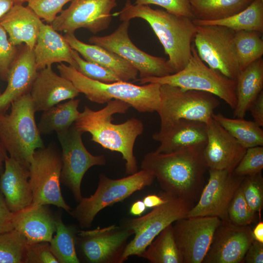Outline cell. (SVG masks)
<instances>
[{
  "instance_id": "obj_20",
  "label": "cell",
  "mask_w": 263,
  "mask_h": 263,
  "mask_svg": "<svg viewBox=\"0 0 263 263\" xmlns=\"http://www.w3.org/2000/svg\"><path fill=\"white\" fill-rule=\"evenodd\" d=\"M38 71L33 49L24 44L9 67L7 86L0 95V112H6L14 101L30 92Z\"/></svg>"
},
{
  "instance_id": "obj_54",
  "label": "cell",
  "mask_w": 263,
  "mask_h": 263,
  "mask_svg": "<svg viewBox=\"0 0 263 263\" xmlns=\"http://www.w3.org/2000/svg\"><path fill=\"white\" fill-rule=\"evenodd\" d=\"M1 94V92H0V95Z\"/></svg>"
},
{
  "instance_id": "obj_38",
  "label": "cell",
  "mask_w": 263,
  "mask_h": 263,
  "mask_svg": "<svg viewBox=\"0 0 263 263\" xmlns=\"http://www.w3.org/2000/svg\"><path fill=\"white\" fill-rule=\"evenodd\" d=\"M241 186L244 197L249 207L261 218L263 208V178L262 172L244 177Z\"/></svg>"
},
{
  "instance_id": "obj_48",
  "label": "cell",
  "mask_w": 263,
  "mask_h": 263,
  "mask_svg": "<svg viewBox=\"0 0 263 263\" xmlns=\"http://www.w3.org/2000/svg\"><path fill=\"white\" fill-rule=\"evenodd\" d=\"M147 208H154L163 204L166 201V196L163 191L159 195L149 194L143 199Z\"/></svg>"
},
{
  "instance_id": "obj_28",
  "label": "cell",
  "mask_w": 263,
  "mask_h": 263,
  "mask_svg": "<svg viewBox=\"0 0 263 263\" xmlns=\"http://www.w3.org/2000/svg\"><path fill=\"white\" fill-rule=\"evenodd\" d=\"M236 81L237 104L235 118H244L263 89V60L260 58L240 71Z\"/></svg>"
},
{
  "instance_id": "obj_43",
  "label": "cell",
  "mask_w": 263,
  "mask_h": 263,
  "mask_svg": "<svg viewBox=\"0 0 263 263\" xmlns=\"http://www.w3.org/2000/svg\"><path fill=\"white\" fill-rule=\"evenodd\" d=\"M58 263L52 253L49 242L28 244L24 263Z\"/></svg>"
},
{
  "instance_id": "obj_27",
  "label": "cell",
  "mask_w": 263,
  "mask_h": 263,
  "mask_svg": "<svg viewBox=\"0 0 263 263\" xmlns=\"http://www.w3.org/2000/svg\"><path fill=\"white\" fill-rule=\"evenodd\" d=\"M72 49L64 37L51 25L43 23L33 49L38 70L52 66L54 63L62 62L76 69Z\"/></svg>"
},
{
  "instance_id": "obj_51",
  "label": "cell",
  "mask_w": 263,
  "mask_h": 263,
  "mask_svg": "<svg viewBox=\"0 0 263 263\" xmlns=\"http://www.w3.org/2000/svg\"><path fill=\"white\" fill-rule=\"evenodd\" d=\"M12 0H0V19L14 5Z\"/></svg>"
},
{
  "instance_id": "obj_12",
  "label": "cell",
  "mask_w": 263,
  "mask_h": 263,
  "mask_svg": "<svg viewBox=\"0 0 263 263\" xmlns=\"http://www.w3.org/2000/svg\"><path fill=\"white\" fill-rule=\"evenodd\" d=\"M56 133L62 148L60 182L70 189L78 203L82 198L81 184L85 173L94 166L105 165L106 160L103 155H94L88 151L82 140L83 133L74 123Z\"/></svg>"
},
{
  "instance_id": "obj_37",
  "label": "cell",
  "mask_w": 263,
  "mask_h": 263,
  "mask_svg": "<svg viewBox=\"0 0 263 263\" xmlns=\"http://www.w3.org/2000/svg\"><path fill=\"white\" fill-rule=\"evenodd\" d=\"M256 214L248 205L241 184L228 207V220L236 225H249L253 222Z\"/></svg>"
},
{
  "instance_id": "obj_16",
  "label": "cell",
  "mask_w": 263,
  "mask_h": 263,
  "mask_svg": "<svg viewBox=\"0 0 263 263\" xmlns=\"http://www.w3.org/2000/svg\"><path fill=\"white\" fill-rule=\"evenodd\" d=\"M221 222L215 216L185 217L172 225L174 239L183 263H201Z\"/></svg>"
},
{
  "instance_id": "obj_46",
  "label": "cell",
  "mask_w": 263,
  "mask_h": 263,
  "mask_svg": "<svg viewBox=\"0 0 263 263\" xmlns=\"http://www.w3.org/2000/svg\"><path fill=\"white\" fill-rule=\"evenodd\" d=\"M244 262L246 263H263V243L253 240L246 252Z\"/></svg>"
},
{
  "instance_id": "obj_7",
  "label": "cell",
  "mask_w": 263,
  "mask_h": 263,
  "mask_svg": "<svg viewBox=\"0 0 263 263\" xmlns=\"http://www.w3.org/2000/svg\"><path fill=\"white\" fill-rule=\"evenodd\" d=\"M150 171L142 169L118 179L99 176L98 186L89 197L82 198L76 207L70 211L82 228L91 227L98 213L107 207L122 202L134 192L150 186L154 179Z\"/></svg>"
},
{
  "instance_id": "obj_14",
  "label": "cell",
  "mask_w": 263,
  "mask_h": 263,
  "mask_svg": "<svg viewBox=\"0 0 263 263\" xmlns=\"http://www.w3.org/2000/svg\"><path fill=\"white\" fill-rule=\"evenodd\" d=\"M116 0H72L68 8L62 10L51 23L57 31L73 33L81 28L93 34L107 29L111 23L112 10Z\"/></svg>"
},
{
  "instance_id": "obj_36",
  "label": "cell",
  "mask_w": 263,
  "mask_h": 263,
  "mask_svg": "<svg viewBox=\"0 0 263 263\" xmlns=\"http://www.w3.org/2000/svg\"><path fill=\"white\" fill-rule=\"evenodd\" d=\"M27 244L15 229L0 233V263H24Z\"/></svg>"
},
{
  "instance_id": "obj_8",
  "label": "cell",
  "mask_w": 263,
  "mask_h": 263,
  "mask_svg": "<svg viewBox=\"0 0 263 263\" xmlns=\"http://www.w3.org/2000/svg\"><path fill=\"white\" fill-rule=\"evenodd\" d=\"M164 193L166 201L163 204L153 208L147 214L128 219L123 223V225L131 230L135 236L127 245L122 256V263L131 256L140 257L164 229L177 220L187 217L194 206L186 200Z\"/></svg>"
},
{
  "instance_id": "obj_4",
  "label": "cell",
  "mask_w": 263,
  "mask_h": 263,
  "mask_svg": "<svg viewBox=\"0 0 263 263\" xmlns=\"http://www.w3.org/2000/svg\"><path fill=\"white\" fill-rule=\"evenodd\" d=\"M57 68L60 75L70 80L79 93L93 102L104 104L113 99L120 100L140 113L157 112L159 109V84L137 85L124 81L105 83L90 79L63 63L57 65Z\"/></svg>"
},
{
  "instance_id": "obj_44",
  "label": "cell",
  "mask_w": 263,
  "mask_h": 263,
  "mask_svg": "<svg viewBox=\"0 0 263 263\" xmlns=\"http://www.w3.org/2000/svg\"><path fill=\"white\" fill-rule=\"evenodd\" d=\"M134 4L158 5L172 14L185 16L194 19L188 0H135Z\"/></svg>"
},
{
  "instance_id": "obj_26",
  "label": "cell",
  "mask_w": 263,
  "mask_h": 263,
  "mask_svg": "<svg viewBox=\"0 0 263 263\" xmlns=\"http://www.w3.org/2000/svg\"><path fill=\"white\" fill-rule=\"evenodd\" d=\"M64 37L71 48L77 52L85 60L110 70L121 81H137V69L116 54L98 45L84 43L77 39L75 34H65Z\"/></svg>"
},
{
  "instance_id": "obj_30",
  "label": "cell",
  "mask_w": 263,
  "mask_h": 263,
  "mask_svg": "<svg viewBox=\"0 0 263 263\" xmlns=\"http://www.w3.org/2000/svg\"><path fill=\"white\" fill-rule=\"evenodd\" d=\"M196 25H218L237 32L254 31L263 32V0H254L241 12L222 19L202 21L193 19Z\"/></svg>"
},
{
  "instance_id": "obj_2",
  "label": "cell",
  "mask_w": 263,
  "mask_h": 263,
  "mask_svg": "<svg viewBox=\"0 0 263 263\" xmlns=\"http://www.w3.org/2000/svg\"><path fill=\"white\" fill-rule=\"evenodd\" d=\"M103 109L94 111L85 106L74 123L83 133L91 135V140L103 148L121 153L125 160L126 172L131 175L138 171L136 159L133 154L135 140L144 131L141 120L131 118L124 123H113V115L125 113L131 107L127 103L117 99L108 102Z\"/></svg>"
},
{
  "instance_id": "obj_31",
  "label": "cell",
  "mask_w": 263,
  "mask_h": 263,
  "mask_svg": "<svg viewBox=\"0 0 263 263\" xmlns=\"http://www.w3.org/2000/svg\"><path fill=\"white\" fill-rule=\"evenodd\" d=\"M194 19L214 21L227 18L246 8L254 0H188Z\"/></svg>"
},
{
  "instance_id": "obj_23",
  "label": "cell",
  "mask_w": 263,
  "mask_h": 263,
  "mask_svg": "<svg viewBox=\"0 0 263 263\" xmlns=\"http://www.w3.org/2000/svg\"><path fill=\"white\" fill-rule=\"evenodd\" d=\"M29 178V169L7 155L4 170L0 176V191L13 212L26 207L33 202Z\"/></svg>"
},
{
  "instance_id": "obj_11",
  "label": "cell",
  "mask_w": 263,
  "mask_h": 263,
  "mask_svg": "<svg viewBox=\"0 0 263 263\" xmlns=\"http://www.w3.org/2000/svg\"><path fill=\"white\" fill-rule=\"evenodd\" d=\"M235 31L218 25H196L194 46L200 58L210 68L236 80L240 69L235 55Z\"/></svg>"
},
{
  "instance_id": "obj_50",
  "label": "cell",
  "mask_w": 263,
  "mask_h": 263,
  "mask_svg": "<svg viewBox=\"0 0 263 263\" xmlns=\"http://www.w3.org/2000/svg\"><path fill=\"white\" fill-rule=\"evenodd\" d=\"M254 240L263 243V222L260 221L252 229Z\"/></svg>"
},
{
  "instance_id": "obj_53",
  "label": "cell",
  "mask_w": 263,
  "mask_h": 263,
  "mask_svg": "<svg viewBox=\"0 0 263 263\" xmlns=\"http://www.w3.org/2000/svg\"><path fill=\"white\" fill-rule=\"evenodd\" d=\"M14 4H22L25 2H27L28 0H12Z\"/></svg>"
},
{
  "instance_id": "obj_21",
  "label": "cell",
  "mask_w": 263,
  "mask_h": 263,
  "mask_svg": "<svg viewBox=\"0 0 263 263\" xmlns=\"http://www.w3.org/2000/svg\"><path fill=\"white\" fill-rule=\"evenodd\" d=\"M29 93L36 112L45 111L63 101L74 99L79 94L74 84L56 74L52 66L38 71Z\"/></svg>"
},
{
  "instance_id": "obj_1",
  "label": "cell",
  "mask_w": 263,
  "mask_h": 263,
  "mask_svg": "<svg viewBox=\"0 0 263 263\" xmlns=\"http://www.w3.org/2000/svg\"><path fill=\"white\" fill-rule=\"evenodd\" d=\"M204 147H191L166 153L150 151L143 157L141 168L154 175L163 192L194 204L205 186L208 170Z\"/></svg>"
},
{
  "instance_id": "obj_29",
  "label": "cell",
  "mask_w": 263,
  "mask_h": 263,
  "mask_svg": "<svg viewBox=\"0 0 263 263\" xmlns=\"http://www.w3.org/2000/svg\"><path fill=\"white\" fill-rule=\"evenodd\" d=\"M80 101L78 99H69L43 111L37 125L40 134L57 133L69 128L79 116Z\"/></svg>"
},
{
  "instance_id": "obj_22",
  "label": "cell",
  "mask_w": 263,
  "mask_h": 263,
  "mask_svg": "<svg viewBox=\"0 0 263 263\" xmlns=\"http://www.w3.org/2000/svg\"><path fill=\"white\" fill-rule=\"evenodd\" d=\"M160 145L155 151L170 153L194 146L205 147L207 142L206 123L190 120L179 119L160 127L152 135Z\"/></svg>"
},
{
  "instance_id": "obj_35",
  "label": "cell",
  "mask_w": 263,
  "mask_h": 263,
  "mask_svg": "<svg viewBox=\"0 0 263 263\" xmlns=\"http://www.w3.org/2000/svg\"><path fill=\"white\" fill-rule=\"evenodd\" d=\"M56 235L50 242V250L60 263H79L75 246L74 229L65 225L61 217L56 218Z\"/></svg>"
},
{
  "instance_id": "obj_34",
  "label": "cell",
  "mask_w": 263,
  "mask_h": 263,
  "mask_svg": "<svg viewBox=\"0 0 263 263\" xmlns=\"http://www.w3.org/2000/svg\"><path fill=\"white\" fill-rule=\"evenodd\" d=\"M262 34L254 31L235 32L233 43L240 71L262 58L263 55Z\"/></svg>"
},
{
  "instance_id": "obj_3",
  "label": "cell",
  "mask_w": 263,
  "mask_h": 263,
  "mask_svg": "<svg viewBox=\"0 0 263 263\" xmlns=\"http://www.w3.org/2000/svg\"><path fill=\"white\" fill-rule=\"evenodd\" d=\"M115 15L122 21L140 18L149 24L169 56L167 63L172 74L187 65L192 55V42L196 32L193 19L166 10L154 9L148 5L132 4L130 0H127Z\"/></svg>"
},
{
  "instance_id": "obj_18",
  "label": "cell",
  "mask_w": 263,
  "mask_h": 263,
  "mask_svg": "<svg viewBox=\"0 0 263 263\" xmlns=\"http://www.w3.org/2000/svg\"><path fill=\"white\" fill-rule=\"evenodd\" d=\"M254 240L249 225L223 221L216 229L203 263H241Z\"/></svg>"
},
{
  "instance_id": "obj_24",
  "label": "cell",
  "mask_w": 263,
  "mask_h": 263,
  "mask_svg": "<svg viewBox=\"0 0 263 263\" xmlns=\"http://www.w3.org/2000/svg\"><path fill=\"white\" fill-rule=\"evenodd\" d=\"M45 206L32 203L13 212L14 229L23 235L28 244L50 243L53 238L56 232V218Z\"/></svg>"
},
{
  "instance_id": "obj_41",
  "label": "cell",
  "mask_w": 263,
  "mask_h": 263,
  "mask_svg": "<svg viewBox=\"0 0 263 263\" xmlns=\"http://www.w3.org/2000/svg\"><path fill=\"white\" fill-rule=\"evenodd\" d=\"M72 0H28V7L40 19L51 23L62 11L64 5Z\"/></svg>"
},
{
  "instance_id": "obj_13",
  "label": "cell",
  "mask_w": 263,
  "mask_h": 263,
  "mask_svg": "<svg viewBox=\"0 0 263 263\" xmlns=\"http://www.w3.org/2000/svg\"><path fill=\"white\" fill-rule=\"evenodd\" d=\"M130 21H124L111 34L92 36L90 44L100 46L123 58L138 72L140 78L162 77L172 74L167 60L149 55L137 47L132 41L128 31Z\"/></svg>"
},
{
  "instance_id": "obj_45",
  "label": "cell",
  "mask_w": 263,
  "mask_h": 263,
  "mask_svg": "<svg viewBox=\"0 0 263 263\" xmlns=\"http://www.w3.org/2000/svg\"><path fill=\"white\" fill-rule=\"evenodd\" d=\"M13 212L9 209L3 194L0 191V233L14 229Z\"/></svg>"
},
{
  "instance_id": "obj_32",
  "label": "cell",
  "mask_w": 263,
  "mask_h": 263,
  "mask_svg": "<svg viewBox=\"0 0 263 263\" xmlns=\"http://www.w3.org/2000/svg\"><path fill=\"white\" fill-rule=\"evenodd\" d=\"M212 117L244 148L263 146L262 127L254 121L228 118L221 113H214Z\"/></svg>"
},
{
  "instance_id": "obj_6",
  "label": "cell",
  "mask_w": 263,
  "mask_h": 263,
  "mask_svg": "<svg viewBox=\"0 0 263 263\" xmlns=\"http://www.w3.org/2000/svg\"><path fill=\"white\" fill-rule=\"evenodd\" d=\"M192 55L185 67L177 73L162 77L140 78V84L156 83L184 90L204 91L218 97L233 110L237 104L236 81L207 66L200 58L193 44Z\"/></svg>"
},
{
  "instance_id": "obj_10",
  "label": "cell",
  "mask_w": 263,
  "mask_h": 263,
  "mask_svg": "<svg viewBox=\"0 0 263 263\" xmlns=\"http://www.w3.org/2000/svg\"><path fill=\"white\" fill-rule=\"evenodd\" d=\"M61 153L53 145L37 150L29 168V182L36 205H53L71 210L60 189Z\"/></svg>"
},
{
  "instance_id": "obj_47",
  "label": "cell",
  "mask_w": 263,
  "mask_h": 263,
  "mask_svg": "<svg viewBox=\"0 0 263 263\" xmlns=\"http://www.w3.org/2000/svg\"><path fill=\"white\" fill-rule=\"evenodd\" d=\"M250 111L254 121L263 127V91H262L250 105Z\"/></svg>"
},
{
  "instance_id": "obj_52",
  "label": "cell",
  "mask_w": 263,
  "mask_h": 263,
  "mask_svg": "<svg viewBox=\"0 0 263 263\" xmlns=\"http://www.w3.org/2000/svg\"><path fill=\"white\" fill-rule=\"evenodd\" d=\"M7 155V150L0 141V176L4 170L3 165Z\"/></svg>"
},
{
  "instance_id": "obj_39",
  "label": "cell",
  "mask_w": 263,
  "mask_h": 263,
  "mask_svg": "<svg viewBox=\"0 0 263 263\" xmlns=\"http://www.w3.org/2000/svg\"><path fill=\"white\" fill-rule=\"evenodd\" d=\"M72 54L77 64L76 69L83 75L90 79L105 83L121 81L110 70L98 64L83 59L78 53L73 49Z\"/></svg>"
},
{
  "instance_id": "obj_9",
  "label": "cell",
  "mask_w": 263,
  "mask_h": 263,
  "mask_svg": "<svg viewBox=\"0 0 263 263\" xmlns=\"http://www.w3.org/2000/svg\"><path fill=\"white\" fill-rule=\"evenodd\" d=\"M219 104L216 96L211 93L161 85L160 105L157 112L160 127L182 119L207 123Z\"/></svg>"
},
{
  "instance_id": "obj_5",
  "label": "cell",
  "mask_w": 263,
  "mask_h": 263,
  "mask_svg": "<svg viewBox=\"0 0 263 263\" xmlns=\"http://www.w3.org/2000/svg\"><path fill=\"white\" fill-rule=\"evenodd\" d=\"M10 107L9 113L0 112V141L10 157L29 169L35 151L44 147L30 93Z\"/></svg>"
},
{
  "instance_id": "obj_42",
  "label": "cell",
  "mask_w": 263,
  "mask_h": 263,
  "mask_svg": "<svg viewBox=\"0 0 263 263\" xmlns=\"http://www.w3.org/2000/svg\"><path fill=\"white\" fill-rule=\"evenodd\" d=\"M19 48L12 45L8 35L0 24V78L7 81L9 67L15 58Z\"/></svg>"
},
{
  "instance_id": "obj_49",
  "label": "cell",
  "mask_w": 263,
  "mask_h": 263,
  "mask_svg": "<svg viewBox=\"0 0 263 263\" xmlns=\"http://www.w3.org/2000/svg\"><path fill=\"white\" fill-rule=\"evenodd\" d=\"M147 208L143 200H137L132 205L130 213L133 216H141Z\"/></svg>"
},
{
  "instance_id": "obj_33",
  "label": "cell",
  "mask_w": 263,
  "mask_h": 263,
  "mask_svg": "<svg viewBox=\"0 0 263 263\" xmlns=\"http://www.w3.org/2000/svg\"><path fill=\"white\" fill-rule=\"evenodd\" d=\"M172 224L153 240L140 257L151 263H183L182 256L174 239Z\"/></svg>"
},
{
  "instance_id": "obj_15",
  "label": "cell",
  "mask_w": 263,
  "mask_h": 263,
  "mask_svg": "<svg viewBox=\"0 0 263 263\" xmlns=\"http://www.w3.org/2000/svg\"><path fill=\"white\" fill-rule=\"evenodd\" d=\"M209 178L199 198L187 217L215 216L228 220L231 201L244 177L233 172L208 169Z\"/></svg>"
},
{
  "instance_id": "obj_40",
  "label": "cell",
  "mask_w": 263,
  "mask_h": 263,
  "mask_svg": "<svg viewBox=\"0 0 263 263\" xmlns=\"http://www.w3.org/2000/svg\"><path fill=\"white\" fill-rule=\"evenodd\" d=\"M263 169V147L256 146L246 149L233 172L242 177L262 172Z\"/></svg>"
},
{
  "instance_id": "obj_25",
  "label": "cell",
  "mask_w": 263,
  "mask_h": 263,
  "mask_svg": "<svg viewBox=\"0 0 263 263\" xmlns=\"http://www.w3.org/2000/svg\"><path fill=\"white\" fill-rule=\"evenodd\" d=\"M43 23L32 9L22 4H14L0 19V24L12 45L24 44L31 49L34 48Z\"/></svg>"
},
{
  "instance_id": "obj_19",
  "label": "cell",
  "mask_w": 263,
  "mask_h": 263,
  "mask_svg": "<svg viewBox=\"0 0 263 263\" xmlns=\"http://www.w3.org/2000/svg\"><path fill=\"white\" fill-rule=\"evenodd\" d=\"M207 142L203 157L208 169L233 172L246 149L212 118L206 123Z\"/></svg>"
},
{
  "instance_id": "obj_17",
  "label": "cell",
  "mask_w": 263,
  "mask_h": 263,
  "mask_svg": "<svg viewBox=\"0 0 263 263\" xmlns=\"http://www.w3.org/2000/svg\"><path fill=\"white\" fill-rule=\"evenodd\" d=\"M132 234L123 225L78 232L83 254L92 263H122L128 240Z\"/></svg>"
}]
</instances>
